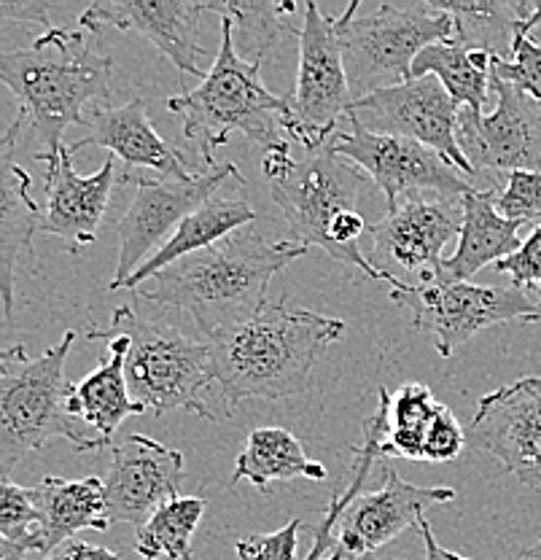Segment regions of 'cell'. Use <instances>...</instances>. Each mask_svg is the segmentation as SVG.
I'll return each mask as SVG.
<instances>
[{
  "label": "cell",
  "instance_id": "6da1fadb",
  "mask_svg": "<svg viewBox=\"0 0 541 560\" xmlns=\"http://www.w3.org/2000/svg\"><path fill=\"white\" fill-rule=\"evenodd\" d=\"M286 302V296L267 300L251 318L205 337L224 416L246 399L278 401L302 394L316 361L345 335V320L294 311Z\"/></svg>",
  "mask_w": 541,
  "mask_h": 560
},
{
  "label": "cell",
  "instance_id": "7a4b0ae2",
  "mask_svg": "<svg viewBox=\"0 0 541 560\" xmlns=\"http://www.w3.org/2000/svg\"><path fill=\"white\" fill-rule=\"evenodd\" d=\"M307 250L302 243L267 241L259 230L246 226L156 272L138 294L154 305L189 313L202 335L211 337L224 326L251 318L267 302L270 280Z\"/></svg>",
  "mask_w": 541,
  "mask_h": 560
},
{
  "label": "cell",
  "instance_id": "3957f363",
  "mask_svg": "<svg viewBox=\"0 0 541 560\" xmlns=\"http://www.w3.org/2000/svg\"><path fill=\"white\" fill-rule=\"evenodd\" d=\"M261 171L296 243L324 248L340 265L356 267L366 278L388 283L361 250V237L369 235V224L358 210L366 173L342 160L329 143L294 156L291 140L267 151Z\"/></svg>",
  "mask_w": 541,
  "mask_h": 560
},
{
  "label": "cell",
  "instance_id": "277c9868",
  "mask_svg": "<svg viewBox=\"0 0 541 560\" xmlns=\"http://www.w3.org/2000/svg\"><path fill=\"white\" fill-rule=\"evenodd\" d=\"M86 31L49 27L25 49L0 55V79L20 101L27 130H36L44 154L62 149V132L84 127V108L110 105V57L95 49Z\"/></svg>",
  "mask_w": 541,
  "mask_h": 560
},
{
  "label": "cell",
  "instance_id": "5b68a950",
  "mask_svg": "<svg viewBox=\"0 0 541 560\" xmlns=\"http://www.w3.org/2000/svg\"><path fill=\"white\" fill-rule=\"evenodd\" d=\"M167 108L184 121V136L195 140L202 160L216 165L213 151L243 136L272 151L289 140V97L272 95L261 81V66L246 62L235 49V27L221 16V49L200 86L167 97Z\"/></svg>",
  "mask_w": 541,
  "mask_h": 560
},
{
  "label": "cell",
  "instance_id": "8992f818",
  "mask_svg": "<svg viewBox=\"0 0 541 560\" xmlns=\"http://www.w3.org/2000/svg\"><path fill=\"white\" fill-rule=\"evenodd\" d=\"M75 342L68 329L57 346L31 359L25 346L0 353V475L11 480L14 466L49 440H68L79 453H95L110 442L75 420L68 410L66 361Z\"/></svg>",
  "mask_w": 541,
  "mask_h": 560
},
{
  "label": "cell",
  "instance_id": "52a82bcc",
  "mask_svg": "<svg viewBox=\"0 0 541 560\" xmlns=\"http://www.w3.org/2000/svg\"><path fill=\"white\" fill-rule=\"evenodd\" d=\"M106 331L130 337L127 385L145 410L195 412L221 420L205 401V390L216 385L211 342L195 340L165 320H141L130 307H116Z\"/></svg>",
  "mask_w": 541,
  "mask_h": 560
},
{
  "label": "cell",
  "instance_id": "ba28073f",
  "mask_svg": "<svg viewBox=\"0 0 541 560\" xmlns=\"http://www.w3.org/2000/svg\"><path fill=\"white\" fill-rule=\"evenodd\" d=\"M340 20L345 27L342 40L353 101L404 84L412 79V62L423 49L456 35L452 16L434 3H383L361 14L356 0Z\"/></svg>",
  "mask_w": 541,
  "mask_h": 560
},
{
  "label": "cell",
  "instance_id": "9c48e42d",
  "mask_svg": "<svg viewBox=\"0 0 541 560\" xmlns=\"http://www.w3.org/2000/svg\"><path fill=\"white\" fill-rule=\"evenodd\" d=\"M342 35L345 27L340 16L326 14L316 3L305 5L296 90L289 97V140H294L302 151L324 149L353 103Z\"/></svg>",
  "mask_w": 541,
  "mask_h": 560
},
{
  "label": "cell",
  "instance_id": "30bf717a",
  "mask_svg": "<svg viewBox=\"0 0 541 560\" xmlns=\"http://www.w3.org/2000/svg\"><path fill=\"white\" fill-rule=\"evenodd\" d=\"M246 184L232 162L208 167L191 178H165V175H138L136 195L130 208L119 221V259L108 291H119L127 278L136 276L149 256H154L173 237V232L213 200V195L226 184Z\"/></svg>",
  "mask_w": 541,
  "mask_h": 560
},
{
  "label": "cell",
  "instance_id": "8fae6325",
  "mask_svg": "<svg viewBox=\"0 0 541 560\" xmlns=\"http://www.w3.org/2000/svg\"><path fill=\"white\" fill-rule=\"evenodd\" d=\"M461 200L417 195L369 224L372 265L388 278L391 291L417 289L442 280L447 243L461 237Z\"/></svg>",
  "mask_w": 541,
  "mask_h": 560
},
{
  "label": "cell",
  "instance_id": "7c38bea8",
  "mask_svg": "<svg viewBox=\"0 0 541 560\" xmlns=\"http://www.w3.org/2000/svg\"><path fill=\"white\" fill-rule=\"evenodd\" d=\"M391 302L410 307L415 329L428 331L436 342V353L450 359L477 331L491 329L506 320L541 324V305L520 289L498 285L456 283L434 280L417 289L391 291Z\"/></svg>",
  "mask_w": 541,
  "mask_h": 560
},
{
  "label": "cell",
  "instance_id": "4fadbf2b",
  "mask_svg": "<svg viewBox=\"0 0 541 560\" xmlns=\"http://www.w3.org/2000/svg\"><path fill=\"white\" fill-rule=\"evenodd\" d=\"M329 145L342 160L353 162L375 180L377 189L386 195L388 210L397 208L407 197L434 195L463 200L474 191V184L467 175L417 140L375 136L351 121V130H337L329 138Z\"/></svg>",
  "mask_w": 541,
  "mask_h": 560
},
{
  "label": "cell",
  "instance_id": "5bb4252c",
  "mask_svg": "<svg viewBox=\"0 0 541 560\" xmlns=\"http://www.w3.org/2000/svg\"><path fill=\"white\" fill-rule=\"evenodd\" d=\"M458 110L461 108L452 103L436 75H421L353 101L345 119L356 121L375 136L417 140L445 156L471 180L477 173L458 145Z\"/></svg>",
  "mask_w": 541,
  "mask_h": 560
},
{
  "label": "cell",
  "instance_id": "9a60e30c",
  "mask_svg": "<svg viewBox=\"0 0 541 560\" xmlns=\"http://www.w3.org/2000/svg\"><path fill=\"white\" fill-rule=\"evenodd\" d=\"M491 114L458 110V145L474 173H541V103L506 81L491 79Z\"/></svg>",
  "mask_w": 541,
  "mask_h": 560
},
{
  "label": "cell",
  "instance_id": "2e32d148",
  "mask_svg": "<svg viewBox=\"0 0 541 560\" xmlns=\"http://www.w3.org/2000/svg\"><path fill=\"white\" fill-rule=\"evenodd\" d=\"M469 445L502 460L526 488H541V377H520L482 396Z\"/></svg>",
  "mask_w": 541,
  "mask_h": 560
},
{
  "label": "cell",
  "instance_id": "e0dca14e",
  "mask_svg": "<svg viewBox=\"0 0 541 560\" xmlns=\"http://www.w3.org/2000/svg\"><path fill=\"white\" fill-rule=\"evenodd\" d=\"M456 488H423L404 482L391 464L375 490H361L337 523V545L326 560H358L375 556L401 530L417 525L428 506L456 499Z\"/></svg>",
  "mask_w": 541,
  "mask_h": 560
},
{
  "label": "cell",
  "instance_id": "ac0fdd59",
  "mask_svg": "<svg viewBox=\"0 0 541 560\" xmlns=\"http://www.w3.org/2000/svg\"><path fill=\"white\" fill-rule=\"evenodd\" d=\"M103 482L110 525L130 523L141 528L160 506L178 499L184 455L145 434H130L121 445L110 447L108 477Z\"/></svg>",
  "mask_w": 541,
  "mask_h": 560
},
{
  "label": "cell",
  "instance_id": "d6986e66",
  "mask_svg": "<svg viewBox=\"0 0 541 560\" xmlns=\"http://www.w3.org/2000/svg\"><path fill=\"white\" fill-rule=\"evenodd\" d=\"M205 3H180V0H127V3H97L81 11V31L101 35L106 27L132 31L156 46L180 73H195L205 79L200 46V16Z\"/></svg>",
  "mask_w": 541,
  "mask_h": 560
},
{
  "label": "cell",
  "instance_id": "ffe728a7",
  "mask_svg": "<svg viewBox=\"0 0 541 560\" xmlns=\"http://www.w3.org/2000/svg\"><path fill=\"white\" fill-rule=\"evenodd\" d=\"M36 160L44 162L46 167L38 232L62 237L73 248L95 243L97 230H101L103 215H106L110 202L116 156L108 154L101 171L92 175L75 173L73 154L68 151V145L51 151V154L40 151Z\"/></svg>",
  "mask_w": 541,
  "mask_h": 560
},
{
  "label": "cell",
  "instance_id": "44dd1931",
  "mask_svg": "<svg viewBox=\"0 0 541 560\" xmlns=\"http://www.w3.org/2000/svg\"><path fill=\"white\" fill-rule=\"evenodd\" d=\"M84 138L68 145L75 154L84 145H101L110 156H119L125 162V171H154L165 178H191L189 162L180 154L176 145L167 143L160 132L154 130L149 119V105L143 97L110 108V105H97L86 110Z\"/></svg>",
  "mask_w": 541,
  "mask_h": 560
},
{
  "label": "cell",
  "instance_id": "7402d4cb",
  "mask_svg": "<svg viewBox=\"0 0 541 560\" xmlns=\"http://www.w3.org/2000/svg\"><path fill=\"white\" fill-rule=\"evenodd\" d=\"M27 125L16 116L0 140V285H3V315L5 324L14 318V280L16 265L25 259L38 270L33 235L38 232L40 206L33 197V178L16 162V143L25 136Z\"/></svg>",
  "mask_w": 541,
  "mask_h": 560
},
{
  "label": "cell",
  "instance_id": "603a6c76",
  "mask_svg": "<svg viewBox=\"0 0 541 560\" xmlns=\"http://www.w3.org/2000/svg\"><path fill=\"white\" fill-rule=\"evenodd\" d=\"M86 340L106 342V353L97 361V370L84 381L71 383L68 390V410L75 420L90 425L95 434L110 442L114 431L130 416H143V405H138L127 385V355H130V337L119 331L92 329Z\"/></svg>",
  "mask_w": 541,
  "mask_h": 560
},
{
  "label": "cell",
  "instance_id": "cb8c5ba5",
  "mask_svg": "<svg viewBox=\"0 0 541 560\" xmlns=\"http://www.w3.org/2000/svg\"><path fill=\"white\" fill-rule=\"evenodd\" d=\"M33 490V501L40 515V552L49 556L79 530H108L106 482L101 477L62 480L44 477Z\"/></svg>",
  "mask_w": 541,
  "mask_h": 560
},
{
  "label": "cell",
  "instance_id": "d4e9b609",
  "mask_svg": "<svg viewBox=\"0 0 541 560\" xmlns=\"http://www.w3.org/2000/svg\"><path fill=\"white\" fill-rule=\"evenodd\" d=\"M463 226L458 237V248L450 259H445L442 278L469 283L482 267L498 265L506 256L515 254L526 237H520L522 224L504 219L493 206V191L474 189L461 200Z\"/></svg>",
  "mask_w": 541,
  "mask_h": 560
},
{
  "label": "cell",
  "instance_id": "484cf974",
  "mask_svg": "<svg viewBox=\"0 0 541 560\" xmlns=\"http://www.w3.org/2000/svg\"><path fill=\"white\" fill-rule=\"evenodd\" d=\"M254 221L256 210L248 206L246 200H221V197L219 200H211L208 206L197 210V213H191L189 219L173 232L170 241L162 245L154 256H149L136 276L127 278L125 283H121V289L138 291L141 283H149L156 272L167 270V267L186 259V256L197 254V250L211 248V245L221 243L226 235H232V232L246 230Z\"/></svg>",
  "mask_w": 541,
  "mask_h": 560
},
{
  "label": "cell",
  "instance_id": "4316f807",
  "mask_svg": "<svg viewBox=\"0 0 541 560\" xmlns=\"http://www.w3.org/2000/svg\"><path fill=\"white\" fill-rule=\"evenodd\" d=\"M496 55L487 49H471L458 38L439 40L423 49L412 62V79L436 75L458 108L485 114L491 105V79Z\"/></svg>",
  "mask_w": 541,
  "mask_h": 560
},
{
  "label": "cell",
  "instance_id": "83f0119b",
  "mask_svg": "<svg viewBox=\"0 0 541 560\" xmlns=\"http://www.w3.org/2000/svg\"><path fill=\"white\" fill-rule=\"evenodd\" d=\"M326 466L321 460L307 458L302 442L281 425H267V429H254L248 434L246 447L237 455L235 475L232 482H251L259 490H270L272 482L286 480H326Z\"/></svg>",
  "mask_w": 541,
  "mask_h": 560
},
{
  "label": "cell",
  "instance_id": "f1b7e54d",
  "mask_svg": "<svg viewBox=\"0 0 541 560\" xmlns=\"http://www.w3.org/2000/svg\"><path fill=\"white\" fill-rule=\"evenodd\" d=\"M436 9L452 16L456 35L461 44L471 49H487L496 57L511 55V40L517 31L531 20L533 0H517V3H504V0H471V3H434Z\"/></svg>",
  "mask_w": 541,
  "mask_h": 560
},
{
  "label": "cell",
  "instance_id": "f546056e",
  "mask_svg": "<svg viewBox=\"0 0 541 560\" xmlns=\"http://www.w3.org/2000/svg\"><path fill=\"white\" fill-rule=\"evenodd\" d=\"M442 401L423 383L401 385L388 401V429L380 440L383 458L426 460V440Z\"/></svg>",
  "mask_w": 541,
  "mask_h": 560
},
{
  "label": "cell",
  "instance_id": "4dcf8cb0",
  "mask_svg": "<svg viewBox=\"0 0 541 560\" xmlns=\"http://www.w3.org/2000/svg\"><path fill=\"white\" fill-rule=\"evenodd\" d=\"M388 401H391V394H388V388H380V405H377V410L364 420V445L351 447V451L356 453V458H353V469H351V475H353L351 482H348L345 490H337V493L331 495L329 510H326L321 525L316 528L313 547H310V552H307L305 560H324L326 556H331V550H334V545H337L334 528H337V523H340L342 512H345L348 504H351L361 490H364L366 480H369V475H372V466L383 458L380 440L388 429Z\"/></svg>",
  "mask_w": 541,
  "mask_h": 560
},
{
  "label": "cell",
  "instance_id": "1f68e13d",
  "mask_svg": "<svg viewBox=\"0 0 541 560\" xmlns=\"http://www.w3.org/2000/svg\"><path fill=\"white\" fill-rule=\"evenodd\" d=\"M205 11L230 16L235 27V49L246 62L261 66L267 51L275 46V40L286 33H296L289 22L296 14L294 3H275V0H259V3H246V0H230V3H205Z\"/></svg>",
  "mask_w": 541,
  "mask_h": 560
},
{
  "label": "cell",
  "instance_id": "d6a6232c",
  "mask_svg": "<svg viewBox=\"0 0 541 560\" xmlns=\"http://www.w3.org/2000/svg\"><path fill=\"white\" fill-rule=\"evenodd\" d=\"M205 515V501L178 495L154 512L136 534V552L143 560H189L191 541Z\"/></svg>",
  "mask_w": 541,
  "mask_h": 560
},
{
  "label": "cell",
  "instance_id": "836d02e7",
  "mask_svg": "<svg viewBox=\"0 0 541 560\" xmlns=\"http://www.w3.org/2000/svg\"><path fill=\"white\" fill-rule=\"evenodd\" d=\"M0 536L22 550L40 552V515L33 490L3 480L0 488Z\"/></svg>",
  "mask_w": 541,
  "mask_h": 560
},
{
  "label": "cell",
  "instance_id": "e575fe53",
  "mask_svg": "<svg viewBox=\"0 0 541 560\" xmlns=\"http://www.w3.org/2000/svg\"><path fill=\"white\" fill-rule=\"evenodd\" d=\"M506 184L502 191H493V206L504 219L517 224H537L541 221V173L517 171L504 175Z\"/></svg>",
  "mask_w": 541,
  "mask_h": 560
},
{
  "label": "cell",
  "instance_id": "d590c367",
  "mask_svg": "<svg viewBox=\"0 0 541 560\" xmlns=\"http://www.w3.org/2000/svg\"><path fill=\"white\" fill-rule=\"evenodd\" d=\"M493 75L517 86L541 103V46L533 44L531 35L517 31L511 40V55L493 60Z\"/></svg>",
  "mask_w": 541,
  "mask_h": 560
},
{
  "label": "cell",
  "instance_id": "8d00e7d4",
  "mask_svg": "<svg viewBox=\"0 0 541 560\" xmlns=\"http://www.w3.org/2000/svg\"><path fill=\"white\" fill-rule=\"evenodd\" d=\"M496 270L511 278V289L526 291L541 305V224L533 226L515 254L498 261Z\"/></svg>",
  "mask_w": 541,
  "mask_h": 560
},
{
  "label": "cell",
  "instance_id": "74e56055",
  "mask_svg": "<svg viewBox=\"0 0 541 560\" xmlns=\"http://www.w3.org/2000/svg\"><path fill=\"white\" fill-rule=\"evenodd\" d=\"M299 528L302 521L294 517L283 528L272 534H251L235 545V552L240 560H296L299 550Z\"/></svg>",
  "mask_w": 541,
  "mask_h": 560
},
{
  "label": "cell",
  "instance_id": "f35d334b",
  "mask_svg": "<svg viewBox=\"0 0 541 560\" xmlns=\"http://www.w3.org/2000/svg\"><path fill=\"white\" fill-rule=\"evenodd\" d=\"M467 445H469V429H463L461 420L452 416L450 407L442 405V410L436 412L432 429H428L426 460H432V464H447V460H456Z\"/></svg>",
  "mask_w": 541,
  "mask_h": 560
},
{
  "label": "cell",
  "instance_id": "ab89813d",
  "mask_svg": "<svg viewBox=\"0 0 541 560\" xmlns=\"http://www.w3.org/2000/svg\"><path fill=\"white\" fill-rule=\"evenodd\" d=\"M0 16L46 27L49 25V3H40V0H0Z\"/></svg>",
  "mask_w": 541,
  "mask_h": 560
},
{
  "label": "cell",
  "instance_id": "60d3db41",
  "mask_svg": "<svg viewBox=\"0 0 541 560\" xmlns=\"http://www.w3.org/2000/svg\"><path fill=\"white\" fill-rule=\"evenodd\" d=\"M44 560H121L116 552L106 550V547L86 545V541L71 539L62 547H57L55 552H49Z\"/></svg>",
  "mask_w": 541,
  "mask_h": 560
},
{
  "label": "cell",
  "instance_id": "b9f144b4",
  "mask_svg": "<svg viewBox=\"0 0 541 560\" xmlns=\"http://www.w3.org/2000/svg\"><path fill=\"white\" fill-rule=\"evenodd\" d=\"M417 528H421V536H423V550H426V560H471V558L458 556V552L447 550V547H442L439 541L434 539V530H432V525H428L426 517H421V521H417Z\"/></svg>",
  "mask_w": 541,
  "mask_h": 560
},
{
  "label": "cell",
  "instance_id": "7bdbcfd3",
  "mask_svg": "<svg viewBox=\"0 0 541 560\" xmlns=\"http://www.w3.org/2000/svg\"><path fill=\"white\" fill-rule=\"evenodd\" d=\"M27 550L11 545V541H0V560H25Z\"/></svg>",
  "mask_w": 541,
  "mask_h": 560
},
{
  "label": "cell",
  "instance_id": "ee69618b",
  "mask_svg": "<svg viewBox=\"0 0 541 560\" xmlns=\"http://www.w3.org/2000/svg\"><path fill=\"white\" fill-rule=\"evenodd\" d=\"M515 560H541V536H539L537 545L528 547V550H522L520 558H515Z\"/></svg>",
  "mask_w": 541,
  "mask_h": 560
},
{
  "label": "cell",
  "instance_id": "f6af8a7d",
  "mask_svg": "<svg viewBox=\"0 0 541 560\" xmlns=\"http://www.w3.org/2000/svg\"><path fill=\"white\" fill-rule=\"evenodd\" d=\"M358 560H412V558H404V556H383V552H375V556H364Z\"/></svg>",
  "mask_w": 541,
  "mask_h": 560
},
{
  "label": "cell",
  "instance_id": "bcb514c9",
  "mask_svg": "<svg viewBox=\"0 0 541 560\" xmlns=\"http://www.w3.org/2000/svg\"><path fill=\"white\" fill-rule=\"evenodd\" d=\"M531 38H533V44H539V46H541V27H537V31L531 33Z\"/></svg>",
  "mask_w": 541,
  "mask_h": 560
}]
</instances>
